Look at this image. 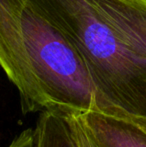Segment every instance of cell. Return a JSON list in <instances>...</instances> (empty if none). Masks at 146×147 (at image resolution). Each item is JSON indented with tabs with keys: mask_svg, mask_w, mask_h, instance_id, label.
Here are the masks:
<instances>
[{
	"mask_svg": "<svg viewBox=\"0 0 146 147\" xmlns=\"http://www.w3.org/2000/svg\"><path fill=\"white\" fill-rule=\"evenodd\" d=\"M0 67L18 89L23 113L97 107L79 52L28 0H0Z\"/></svg>",
	"mask_w": 146,
	"mask_h": 147,
	"instance_id": "obj_1",
	"label": "cell"
},
{
	"mask_svg": "<svg viewBox=\"0 0 146 147\" xmlns=\"http://www.w3.org/2000/svg\"><path fill=\"white\" fill-rule=\"evenodd\" d=\"M63 33L89 72L97 108L146 118V47L125 38L95 0H28Z\"/></svg>",
	"mask_w": 146,
	"mask_h": 147,
	"instance_id": "obj_2",
	"label": "cell"
},
{
	"mask_svg": "<svg viewBox=\"0 0 146 147\" xmlns=\"http://www.w3.org/2000/svg\"><path fill=\"white\" fill-rule=\"evenodd\" d=\"M76 115L99 147H146V127L132 117L101 108Z\"/></svg>",
	"mask_w": 146,
	"mask_h": 147,
	"instance_id": "obj_3",
	"label": "cell"
},
{
	"mask_svg": "<svg viewBox=\"0 0 146 147\" xmlns=\"http://www.w3.org/2000/svg\"><path fill=\"white\" fill-rule=\"evenodd\" d=\"M34 132L35 147H79L70 115L67 112H41Z\"/></svg>",
	"mask_w": 146,
	"mask_h": 147,
	"instance_id": "obj_4",
	"label": "cell"
},
{
	"mask_svg": "<svg viewBox=\"0 0 146 147\" xmlns=\"http://www.w3.org/2000/svg\"><path fill=\"white\" fill-rule=\"evenodd\" d=\"M79 147H99L75 113H69Z\"/></svg>",
	"mask_w": 146,
	"mask_h": 147,
	"instance_id": "obj_5",
	"label": "cell"
},
{
	"mask_svg": "<svg viewBox=\"0 0 146 147\" xmlns=\"http://www.w3.org/2000/svg\"><path fill=\"white\" fill-rule=\"evenodd\" d=\"M8 147H35V132L34 129H26L22 131Z\"/></svg>",
	"mask_w": 146,
	"mask_h": 147,
	"instance_id": "obj_6",
	"label": "cell"
},
{
	"mask_svg": "<svg viewBox=\"0 0 146 147\" xmlns=\"http://www.w3.org/2000/svg\"><path fill=\"white\" fill-rule=\"evenodd\" d=\"M130 117V116H129ZM133 119H135V120H137L138 122H140L141 124H143V125L146 127V118H135V117H132Z\"/></svg>",
	"mask_w": 146,
	"mask_h": 147,
	"instance_id": "obj_7",
	"label": "cell"
}]
</instances>
